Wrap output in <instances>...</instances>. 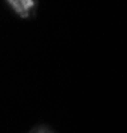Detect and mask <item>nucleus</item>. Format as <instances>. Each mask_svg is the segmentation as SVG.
<instances>
[{
  "instance_id": "nucleus-1",
  "label": "nucleus",
  "mask_w": 127,
  "mask_h": 133,
  "mask_svg": "<svg viewBox=\"0 0 127 133\" xmlns=\"http://www.w3.org/2000/svg\"><path fill=\"white\" fill-rule=\"evenodd\" d=\"M8 3L14 7V9L21 16H27L28 11L33 5L32 0H8Z\"/></svg>"
}]
</instances>
